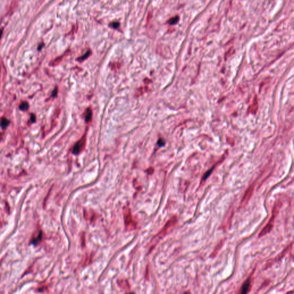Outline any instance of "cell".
I'll use <instances>...</instances> for the list:
<instances>
[{"label":"cell","mask_w":294,"mask_h":294,"mask_svg":"<svg viewBox=\"0 0 294 294\" xmlns=\"http://www.w3.org/2000/svg\"><path fill=\"white\" fill-rule=\"evenodd\" d=\"M176 221V218L173 217L167 223V224L164 226V228L151 241L150 243L151 245V248L155 247V245L160 241V239H161L163 237L165 236L166 233L168 232V230L175 224Z\"/></svg>","instance_id":"1"},{"label":"cell","mask_w":294,"mask_h":294,"mask_svg":"<svg viewBox=\"0 0 294 294\" xmlns=\"http://www.w3.org/2000/svg\"><path fill=\"white\" fill-rule=\"evenodd\" d=\"M124 222L125 228L128 230H132L136 229L137 223L133 219L130 209L128 206H125L123 209Z\"/></svg>","instance_id":"2"},{"label":"cell","mask_w":294,"mask_h":294,"mask_svg":"<svg viewBox=\"0 0 294 294\" xmlns=\"http://www.w3.org/2000/svg\"><path fill=\"white\" fill-rule=\"evenodd\" d=\"M86 142V135L84 134L83 136L75 144L74 148H73V153L74 155L79 154L85 148Z\"/></svg>","instance_id":"3"},{"label":"cell","mask_w":294,"mask_h":294,"mask_svg":"<svg viewBox=\"0 0 294 294\" xmlns=\"http://www.w3.org/2000/svg\"><path fill=\"white\" fill-rule=\"evenodd\" d=\"M117 283L120 288L124 290L126 292H130V285L127 280L125 279H119L117 280Z\"/></svg>","instance_id":"4"},{"label":"cell","mask_w":294,"mask_h":294,"mask_svg":"<svg viewBox=\"0 0 294 294\" xmlns=\"http://www.w3.org/2000/svg\"><path fill=\"white\" fill-rule=\"evenodd\" d=\"M251 288V280L250 279H248L245 282L241 288V293H246L249 292Z\"/></svg>","instance_id":"5"},{"label":"cell","mask_w":294,"mask_h":294,"mask_svg":"<svg viewBox=\"0 0 294 294\" xmlns=\"http://www.w3.org/2000/svg\"><path fill=\"white\" fill-rule=\"evenodd\" d=\"M253 191V186H251L247 190V191L246 192L245 194V196L243 198V200L242 201V203H247L248 202V201H249V198H251V195H252V193Z\"/></svg>","instance_id":"6"},{"label":"cell","mask_w":294,"mask_h":294,"mask_svg":"<svg viewBox=\"0 0 294 294\" xmlns=\"http://www.w3.org/2000/svg\"><path fill=\"white\" fill-rule=\"evenodd\" d=\"M92 116V110L90 108H88L86 110L85 113H84V119H85V121L86 122H88L91 121Z\"/></svg>","instance_id":"7"},{"label":"cell","mask_w":294,"mask_h":294,"mask_svg":"<svg viewBox=\"0 0 294 294\" xmlns=\"http://www.w3.org/2000/svg\"><path fill=\"white\" fill-rule=\"evenodd\" d=\"M90 54H91L90 51H87V52L84 55H83L82 57H79V58L78 59V61H79V62H82V61H84L85 59H87V58L90 56Z\"/></svg>","instance_id":"8"},{"label":"cell","mask_w":294,"mask_h":294,"mask_svg":"<svg viewBox=\"0 0 294 294\" xmlns=\"http://www.w3.org/2000/svg\"><path fill=\"white\" fill-rule=\"evenodd\" d=\"M9 124V121L8 120L7 118H3L1 123V125L3 129L5 128L7 126H8Z\"/></svg>","instance_id":"9"},{"label":"cell","mask_w":294,"mask_h":294,"mask_svg":"<svg viewBox=\"0 0 294 294\" xmlns=\"http://www.w3.org/2000/svg\"><path fill=\"white\" fill-rule=\"evenodd\" d=\"M28 107H29V105H28V104L26 102H23L20 106V109L21 110H27L28 109Z\"/></svg>","instance_id":"10"},{"label":"cell","mask_w":294,"mask_h":294,"mask_svg":"<svg viewBox=\"0 0 294 294\" xmlns=\"http://www.w3.org/2000/svg\"><path fill=\"white\" fill-rule=\"evenodd\" d=\"M178 21H179V17L176 16V17H174L172 18L171 19H170L168 23L171 25H174V24H175L176 23H177L178 22Z\"/></svg>","instance_id":"11"},{"label":"cell","mask_w":294,"mask_h":294,"mask_svg":"<svg viewBox=\"0 0 294 294\" xmlns=\"http://www.w3.org/2000/svg\"><path fill=\"white\" fill-rule=\"evenodd\" d=\"M110 26H111V27H112L113 28H117L120 26V24H119V23H118V22L112 23L110 24Z\"/></svg>","instance_id":"12"},{"label":"cell","mask_w":294,"mask_h":294,"mask_svg":"<svg viewBox=\"0 0 294 294\" xmlns=\"http://www.w3.org/2000/svg\"><path fill=\"white\" fill-rule=\"evenodd\" d=\"M158 145H159V146H163V145H164V141H163V140L160 139V140L158 141Z\"/></svg>","instance_id":"13"},{"label":"cell","mask_w":294,"mask_h":294,"mask_svg":"<svg viewBox=\"0 0 294 294\" xmlns=\"http://www.w3.org/2000/svg\"><path fill=\"white\" fill-rule=\"evenodd\" d=\"M57 89H55V90H54V92H53V95H54V96H56V95H57Z\"/></svg>","instance_id":"14"},{"label":"cell","mask_w":294,"mask_h":294,"mask_svg":"<svg viewBox=\"0 0 294 294\" xmlns=\"http://www.w3.org/2000/svg\"><path fill=\"white\" fill-rule=\"evenodd\" d=\"M31 119H32V122H35V117L33 115V116L32 115V118Z\"/></svg>","instance_id":"15"},{"label":"cell","mask_w":294,"mask_h":294,"mask_svg":"<svg viewBox=\"0 0 294 294\" xmlns=\"http://www.w3.org/2000/svg\"><path fill=\"white\" fill-rule=\"evenodd\" d=\"M2 35H3V29H0V39H1Z\"/></svg>","instance_id":"16"},{"label":"cell","mask_w":294,"mask_h":294,"mask_svg":"<svg viewBox=\"0 0 294 294\" xmlns=\"http://www.w3.org/2000/svg\"><path fill=\"white\" fill-rule=\"evenodd\" d=\"M1 134H0V139H1Z\"/></svg>","instance_id":"17"}]
</instances>
